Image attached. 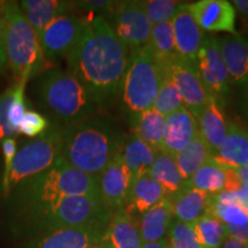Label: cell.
<instances>
[{
  "mask_svg": "<svg viewBox=\"0 0 248 248\" xmlns=\"http://www.w3.org/2000/svg\"><path fill=\"white\" fill-rule=\"evenodd\" d=\"M131 52L102 15L84 18L82 36L67 57V71L85 86L100 107L115 100Z\"/></svg>",
  "mask_w": 248,
  "mask_h": 248,
  "instance_id": "6da1fadb",
  "label": "cell"
},
{
  "mask_svg": "<svg viewBox=\"0 0 248 248\" xmlns=\"http://www.w3.org/2000/svg\"><path fill=\"white\" fill-rule=\"evenodd\" d=\"M77 195H99L97 177L78 171L59 157L51 168L15 186L6 200L16 218Z\"/></svg>",
  "mask_w": 248,
  "mask_h": 248,
  "instance_id": "7a4b0ae2",
  "label": "cell"
},
{
  "mask_svg": "<svg viewBox=\"0 0 248 248\" xmlns=\"http://www.w3.org/2000/svg\"><path fill=\"white\" fill-rule=\"evenodd\" d=\"M124 140L113 121L93 115L63 128L60 157L78 171L97 177L121 153Z\"/></svg>",
  "mask_w": 248,
  "mask_h": 248,
  "instance_id": "3957f363",
  "label": "cell"
},
{
  "mask_svg": "<svg viewBox=\"0 0 248 248\" xmlns=\"http://www.w3.org/2000/svg\"><path fill=\"white\" fill-rule=\"evenodd\" d=\"M113 214L99 195H77L64 198L36 213L13 218V229L16 233L31 238L63 228L105 230Z\"/></svg>",
  "mask_w": 248,
  "mask_h": 248,
  "instance_id": "277c9868",
  "label": "cell"
},
{
  "mask_svg": "<svg viewBox=\"0 0 248 248\" xmlns=\"http://www.w3.org/2000/svg\"><path fill=\"white\" fill-rule=\"evenodd\" d=\"M37 94L40 107L63 124L73 125L91 117L100 108L84 85L66 70H46L39 76Z\"/></svg>",
  "mask_w": 248,
  "mask_h": 248,
  "instance_id": "5b68a950",
  "label": "cell"
},
{
  "mask_svg": "<svg viewBox=\"0 0 248 248\" xmlns=\"http://www.w3.org/2000/svg\"><path fill=\"white\" fill-rule=\"evenodd\" d=\"M5 22V53L7 66L16 80L28 82L45 68L46 60L38 36L24 16L20 4L0 1Z\"/></svg>",
  "mask_w": 248,
  "mask_h": 248,
  "instance_id": "8992f818",
  "label": "cell"
},
{
  "mask_svg": "<svg viewBox=\"0 0 248 248\" xmlns=\"http://www.w3.org/2000/svg\"><path fill=\"white\" fill-rule=\"evenodd\" d=\"M162 80L160 61L148 46L132 52L120 92L130 116L152 108Z\"/></svg>",
  "mask_w": 248,
  "mask_h": 248,
  "instance_id": "52a82bcc",
  "label": "cell"
},
{
  "mask_svg": "<svg viewBox=\"0 0 248 248\" xmlns=\"http://www.w3.org/2000/svg\"><path fill=\"white\" fill-rule=\"evenodd\" d=\"M62 130L59 124H51L45 133L18 148L7 179L0 184L2 198L6 199L24 179L44 172L57 162L61 153Z\"/></svg>",
  "mask_w": 248,
  "mask_h": 248,
  "instance_id": "ba28073f",
  "label": "cell"
},
{
  "mask_svg": "<svg viewBox=\"0 0 248 248\" xmlns=\"http://www.w3.org/2000/svg\"><path fill=\"white\" fill-rule=\"evenodd\" d=\"M163 76L169 78L177 88L183 100V106L194 117L199 115L212 98L201 82L194 63L178 55L159 60Z\"/></svg>",
  "mask_w": 248,
  "mask_h": 248,
  "instance_id": "9c48e42d",
  "label": "cell"
},
{
  "mask_svg": "<svg viewBox=\"0 0 248 248\" xmlns=\"http://www.w3.org/2000/svg\"><path fill=\"white\" fill-rule=\"evenodd\" d=\"M108 17L114 33L131 53L148 45L153 23L138 1H117Z\"/></svg>",
  "mask_w": 248,
  "mask_h": 248,
  "instance_id": "30bf717a",
  "label": "cell"
},
{
  "mask_svg": "<svg viewBox=\"0 0 248 248\" xmlns=\"http://www.w3.org/2000/svg\"><path fill=\"white\" fill-rule=\"evenodd\" d=\"M84 28V18L75 14H64L55 18L38 35L45 60L54 61L68 57L77 45Z\"/></svg>",
  "mask_w": 248,
  "mask_h": 248,
  "instance_id": "8fae6325",
  "label": "cell"
},
{
  "mask_svg": "<svg viewBox=\"0 0 248 248\" xmlns=\"http://www.w3.org/2000/svg\"><path fill=\"white\" fill-rule=\"evenodd\" d=\"M194 67L210 97L218 100L230 90V76L219 52L217 38L206 35L194 60Z\"/></svg>",
  "mask_w": 248,
  "mask_h": 248,
  "instance_id": "7c38bea8",
  "label": "cell"
},
{
  "mask_svg": "<svg viewBox=\"0 0 248 248\" xmlns=\"http://www.w3.org/2000/svg\"><path fill=\"white\" fill-rule=\"evenodd\" d=\"M133 177L117 154L109 164L97 176L98 193L102 202L115 213L123 208Z\"/></svg>",
  "mask_w": 248,
  "mask_h": 248,
  "instance_id": "4fadbf2b",
  "label": "cell"
},
{
  "mask_svg": "<svg viewBox=\"0 0 248 248\" xmlns=\"http://www.w3.org/2000/svg\"><path fill=\"white\" fill-rule=\"evenodd\" d=\"M187 8L202 31L238 35L235 30L237 12L230 1L200 0L188 4Z\"/></svg>",
  "mask_w": 248,
  "mask_h": 248,
  "instance_id": "5bb4252c",
  "label": "cell"
},
{
  "mask_svg": "<svg viewBox=\"0 0 248 248\" xmlns=\"http://www.w3.org/2000/svg\"><path fill=\"white\" fill-rule=\"evenodd\" d=\"M105 230L94 228H63L35 235L27 248H89L101 240Z\"/></svg>",
  "mask_w": 248,
  "mask_h": 248,
  "instance_id": "9a60e30c",
  "label": "cell"
},
{
  "mask_svg": "<svg viewBox=\"0 0 248 248\" xmlns=\"http://www.w3.org/2000/svg\"><path fill=\"white\" fill-rule=\"evenodd\" d=\"M171 26L177 55L194 63L206 35L194 21L187 4L179 6L171 20Z\"/></svg>",
  "mask_w": 248,
  "mask_h": 248,
  "instance_id": "2e32d148",
  "label": "cell"
},
{
  "mask_svg": "<svg viewBox=\"0 0 248 248\" xmlns=\"http://www.w3.org/2000/svg\"><path fill=\"white\" fill-rule=\"evenodd\" d=\"M199 136L195 117L182 107L175 113L166 116L162 150L167 153L176 155L184 151Z\"/></svg>",
  "mask_w": 248,
  "mask_h": 248,
  "instance_id": "e0dca14e",
  "label": "cell"
},
{
  "mask_svg": "<svg viewBox=\"0 0 248 248\" xmlns=\"http://www.w3.org/2000/svg\"><path fill=\"white\" fill-rule=\"evenodd\" d=\"M219 52L228 69L230 82L241 85L248 82V37L229 35L217 38Z\"/></svg>",
  "mask_w": 248,
  "mask_h": 248,
  "instance_id": "ac0fdd59",
  "label": "cell"
},
{
  "mask_svg": "<svg viewBox=\"0 0 248 248\" xmlns=\"http://www.w3.org/2000/svg\"><path fill=\"white\" fill-rule=\"evenodd\" d=\"M100 241L106 248H141L144 244L137 218L123 209L113 214Z\"/></svg>",
  "mask_w": 248,
  "mask_h": 248,
  "instance_id": "d6986e66",
  "label": "cell"
},
{
  "mask_svg": "<svg viewBox=\"0 0 248 248\" xmlns=\"http://www.w3.org/2000/svg\"><path fill=\"white\" fill-rule=\"evenodd\" d=\"M164 197L166 192L162 186L146 173L133 179L122 209L135 218H138L160 202Z\"/></svg>",
  "mask_w": 248,
  "mask_h": 248,
  "instance_id": "ffe728a7",
  "label": "cell"
},
{
  "mask_svg": "<svg viewBox=\"0 0 248 248\" xmlns=\"http://www.w3.org/2000/svg\"><path fill=\"white\" fill-rule=\"evenodd\" d=\"M195 120L199 136L214 155L225 139L229 126V122L225 119L218 100L213 97L210 98Z\"/></svg>",
  "mask_w": 248,
  "mask_h": 248,
  "instance_id": "44dd1931",
  "label": "cell"
},
{
  "mask_svg": "<svg viewBox=\"0 0 248 248\" xmlns=\"http://www.w3.org/2000/svg\"><path fill=\"white\" fill-rule=\"evenodd\" d=\"M213 157L226 168L248 167V129L229 122L226 137Z\"/></svg>",
  "mask_w": 248,
  "mask_h": 248,
  "instance_id": "7402d4cb",
  "label": "cell"
},
{
  "mask_svg": "<svg viewBox=\"0 0 248 248\" xmlns=\"http://www.w3.org/2000/svg\"><path fill=\"white\" fill-rule=\"evenodd\" d=\"M172 219L171 202L166 195L160 202L137 218L142 243H155L167 239Z\"/></svg>",
  "mask_w": 248,
  "mask_h": 248,
  "instance_id": "603a6c76",
  "label": "cell"
},
{
  "mask_svg": "<svg viewBox=\"0 0 248 248\" xmlns=\"http://www.w3.org/2000/svg\"><path fill=\"white\" fill-rule=\"evenodd\" d=\"M168 198L171 202L173 218L192 224L209 212L212 194L195 190L190 184L177 194Z\"/></svg>",
  "mask_w": 248,
  "mask_h": 248,
  "instance_id": "cb8c5ba5",
  "label": "cell"
},
{
  "mask_svg": "<svg viewBox=\"0 0 248 248\" xmlns=\"http://www.w3.org/2000/svg\"><path fill=\"white\" fill-rule=\"evenodd\" d=\"M18 4L37 36L55 18L70 13L74 7L73 1L63 0H23Z\"/></svg>",
  "mask_w": 248,
  "mask_h": 248,
  "instance_id": "d4e9b609",
  "label": "cell"
},
{
  "mask_svg": "<svg viewBox=\"0 0 248 248\" xmlns=\"http://www.w3.org/2000/svg\"><path fill=\"white\" fill-rule=\"evenodd\" d=\"M210 213L225 226H245L248 224V202L238 192H222L210 198Z\"/></svg>",
  "mask_w": 248,
  "mask_h": 248,
  "instance_id": "484cf974",
  "label": "cell"
},
{
  "mask_svg": "<svg viewBox=\"0 0 248 248\" xmlns=\"http://www.w3.org/2000/svg\"><path fill=\"white\" fill-rule=\"evenodd\" d=\"M148 175L162 186L167 197H172L184 190L190 181L183 177L175 156L164 151H157Z\"/></svg>",
  "mask_w": 248,
  "mask_h": 248,
  "instance_id": "4316f807",
  "label": "cell"
},
{
  "mask_svg": "<svg viewBox=\"0 0 248 248\" xmlns=\"http://www.w3.org/2000/svg\"><path fill=\"white\" fill-rule=\"evenodd\" d=\"M130 123L133 136L146 142L154 151L162 150L166 116L154 108H150L131 115Z\"/></svg>",
  "mask_w": 248,
  "mask_h": 248,
  "instance_id": "83f0119b",
  "label": "cell"
},
{
  "mask_svg": "<svg viewBox=\"0 0 248 248\" xmlns=\"http://www.w3.org/2000/svg\"><path fill=\"white\" fill-rule=\"evenodd\" d=\"M121 157L126 168L131 172L133 179L146 175L154 162L156 151L148 146L146 142L131 135L125 138L121 150Z\"/></svg>",
  "mask_w": 248,
  "mask_h": 248,
  "instance_id": "f1b7e54d",
  "label": "cell"
},
{
  "mask_svg": "<svg viewBox=\"0 0 248 248\" xmlns=\"http://www.w3.org/2000/svg\"><path fill=\"white\" fill-rule=\"evenodd\" d=\"M229 170L212 156L190 179V184L195 190L207 194H218L226 190Z\"/></svg>",
  "mask_w": 248,
  "mask_h": 248,
  "instance_id": "f546056e",
  "label": "cell"
},
{
  "mask_svg": "<svg viewBox=\"0 0 248 248\" xmlns=\"http://www.w3.org/2000/svg\"><path fill=\"white\" fill-rule=\"evenodd\" d=\"M173 156L183 177L186 181H190L195 171L199 170L213 155L206 142L198 136L184 151Z\"/></svg>",
  "mask_w": 248,
  "mask_h": 248,
  "instance_id": "4dcf8cb0",
  "label": "cell"
},
{
  "mask_svg": "<svg viewBox=\"0 0 248 248\" xmlns=\"http://www.w3.org/2000/svg\"><path fill=\"white\" fill-rule=\"evenodd\" d=\"M192 228L202 248H221L228 237L226 226L210 212L192 223Z\"/></svg>",
  "mask_w": 248,
  "mask_h": 248,
  "instance_id": "1f68e13d",
  "label": "cell"
},
{
  "mask_svg": "<svg viewBox=\"0 0 248 248\" xmlns=\"http://www.w3.org/2000/svg\"><path fill=\"white\" fill-rule=\"evenodd\" d=\"M147 46L157 60H164L177 55L171 21L153 24Z\"/></svg>",
  "mask_w": 248,
  "mask_h": 248,
  "instance_id": "d6a6232c",
  "label": "cell"
},
{
  "mask_svg": "<svg viewBox=\"0 0 248 248\" xmlns=\"http://www.w3.org/2000/svg\"><path fill=\"white\" fill-rule=\"evenodd\" d=\"M182 107L184 106L177 88L171 80L163 76V80L155 95L152 108L159 111L163 116H168L176 110L181 109Z\"/></svg>",
  "mask_w": 248,
  "mask_h": 248,
  "instance_id": "836d02e7",
  "label": "cell"
},
{
  "mask_svg": "<svg viewBox=\"0 0 248 248\" xmlns=\"http://www.w3.org/2000/svg\"><path fill=\"white\" fill-rule=\"evenodd\" d=\"M138 5L153 24L171 21L183 2L175 0H141Z\"/></svg>",
  "mask_w": 248,
  "mask_h": 248,
  "instance_id": "e575fe53",
  "label": "cell"
},
{
  "mask_svg": "<svg viewBox=\"0 0 248 248\" xmlns=\"http://www.w3.org/2000/svg\"><path fill=\"white\" fill-rule=\"evenodd\" d=\"M169 248H202L198 243L192 224L173 218L167 235Z\"/></svg>",
  "mask_w": 248,
  "mask_h": 248,
  "instance_id": "d590c367",
  "label": "cell"
},
{
  "mask_svg": "<svg viewBox=\"0 0 248 248\" xmlns=\"http://www.w3.org/2000/svg\"><path fill=\"white\" fill-rule=\"evenodd\" d=\"M51 126L47 117L38 111L28 109L17 125L16 135H23L29 138H37L45 133Z\"/></svg>",
  "mask_w": 248,
  "mask_h": 248,
  "instance_id": "8d00e7d4",
  "label": "cell"
},
{
  "mask_svg": "<svg viewBox=\"0 0 248 248\" xmlns=\"http://www.w3.org/2000/svg\"><path fill=\"white\" fill-rule=\"evenodd\" d=\"M14 92V84L8 86L0 94V145L6 138L14 137L15 133L9 123V105Z\"/></svg>",
  "mask_w": 248,
  "mask_h": 248,
  "instance_id": "74e56055",
  "label": "cell"
},
{
  "mask_svg": "<svg viewBox=\"0 0 248 248\" xmlns=\"http://www.w3.org/2000/svg\"><path fill=\"white\" fill-rule=\"evenodd\" d=\"M117 1H109V0H83V1H73L74 7H79L84 11L90 12V14L108 15L115 7Z\"/></svg>",
  "mask_w": 248,
  "mask_h": 248,
  "instance_id": "f35d334b",
  "label": "cell"
},
{
  "mask_svg": "<svg viewBox=\"0 0 248 248\" xmlns=\"http://www.w3.org/2000/svg\"><path fill=\"white\" fill-rule=\"evenodd\" d=\"M1 151H2V156H4V171H2L1 176V183L2 184L8 177V173L11 171L12 164H13V160L15 155L17 153V141L14 137L6 138L4 141L1 142Z\"/></svg>",
  "mask_w": 248,
  "mask_h": 248,
  "instance_id": "ab89813d",
  "label": "cell"
},
{
  "mask_svg": "<svg viewBox=\"0 0 248 248\" xmlns=\"http://www.w3.org/2000/svg\"><path fill=\"white\" fill-rule=\"evenodd\" d=\"M7 67V59L5 53V22L1 5H0V71L5 70Z\"/></svg>",
  "mask_w": 248,
  "mask_h": 248,
  "instance_id": "60d3db41",
  "label": "cell"
},
{
  "mask_svg": "<svg viewBox=\"0 0 248 248\" xmlns=\"http://www.w3.org/2000/svg\"><path fill=\"white\" fill-rule=\"evenodd\" d=\"M238 108L241 115L248 121V82L239 85L238 92Z\"/></svg>",
  "mask_w": 248,
  "mask_h": 248,
  "instance_id": "b9f144b4",
  "label": "cell"
},
{
  "mask_svg": "<svg viewBox=\"0 0 248 248\" xmlns=\"http://www.w3.org/2000/svg\"><path fill=\"white\" fill-rule=\"evenodd\" d=\"M239 16L243 21L244 27L248 29V0H233L231 2Z\"/></svg>",
  "mask_w": 248,
  "mask_h": 248,
  "instance_id": "7bdbcfd3",
  "label": "cell"
},
{
  "mask_svg": "<svg viewBox=\"0 0 248 248\" xmlns=\"http://www.w3.org/2000/svg\"><path fill=\"white\" fill-rule=\"evenodd\" d=\"M221 248H248V244L243 243V241H239L228 235Z\"/></svg>",
  "mask_w": 248,
  "mask_h": 248,
  "instance_id": "ee69618b",
  "label": "cell"
},
{
  "mask_svg": "<svg viewBox=\"0 0 248 248\" xmlns=\"http://www.w3.org/2000/svg\"><path fill=\"white\" fill-rule=\"evenodd\" d=\"M141 248H169V245H168V240L163 239L160 241H155V243L142 244Z\"/></svg>",
  "mask_w": 248,
  "mask_h": 248,
  "instance_id": "f6af8a7d",
  "label": "cell"
},
{
  "mask_svg": "<svg viewBox=\"0 0 248 248\" xmlns=\"http://www.w3.org/2000/svg\"><path fill=\"white\" fill-rule=\"evenodd\" d=\"M237 173H238V177L240 179L241 184H243V183H248V167L243 169H238Z\"/></svg>",
  "mask_w": 248,
  "mask_h": 248,
  "instance_id": "bcb514c9",
  "label": "cell"
},
{
  "mask_svg": "<svg viewBox=\"0 0 248 248\" xmlns=\"http://www.w3.org/2000/svg\"><path fill=\"white\" fill-rule=\"evenodd\" d=\"M89 248H106V246H105V245L102 244L101 241H99V243L94 244V245H92V246H91V247H89Z\"/></svg>",
  "mask_w": 248,
  "mask_h": 248,
  "instance_id": "7dc6e473",
  "label": "cell"
}]
</instances>
